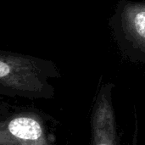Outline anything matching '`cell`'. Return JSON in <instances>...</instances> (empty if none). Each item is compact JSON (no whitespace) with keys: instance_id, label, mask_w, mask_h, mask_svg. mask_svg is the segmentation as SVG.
Instances as JSON below:
<instances>
[{"instance_id":"7a4b0ae2","label":"cell","mask_w":145,"mask_h":145,"mask_svg":"<svg viewBox=\"0 0 145 145\" xmlns=\"http://www.w3.org/2000/svg\"><path fill=\"white\" fill-rule=\"evenodd\" d=\"M55 122L37 108L8 105L0 113V145H58Z\"/></svg>"},{"instance_id":"5b68a950","label":"cell","mask_w":145,"mask_h":145,"mask_svg":"<svg viewBox=\"0 0 145 145\" xmlns=\"http://www.w3.org/2000/svg\"><path fill=\"white\" fill-rule=\"evenodd\" d=\"M97 145H109V144H98Z\"/></svg>"},{"instance_id":"3957f363","label":"cell","mask_w":145,"mask_h":145,"mask_svg":"<svg viewBox=\"0 0 145 145\" xmlns=\"http://www.w3.org/2000/svg\"><path fill=\"white\" fill-rule=\"evenodd\" d=\"M132 25L137 35L145 39V9H140L134 14Z\"/></svg>"},{"instance_id":"277c9868","label":"cell","mask_w":145,"mask_h":145,"mask_svg":"<svg viewBox=\"0 0 145 145\" xmlns=\"http://www.w3.org/2000/svg\"><path fill=\"white\" fill-rule=\"evenodd\" d=\"M8 105V104H6V103H4V102H0V113L7 107Z\"/></svg>"},{"instance_id":"6da1fadb","label":"cell","mask_w":145,"mask_h":145,"mask_svg":"<svg viewBox=\"0 0 145 145\" xmlns=\"http://www.w3.org/2000/svg\"><path fill=\"white\" fill-rule=\"evenodd\" d=\"M60 76L54 62L30 54L0 50V96L30 100L55 98L52 81Z\"/></svg>"}]
</instances>
